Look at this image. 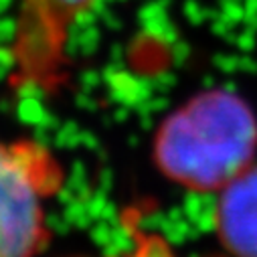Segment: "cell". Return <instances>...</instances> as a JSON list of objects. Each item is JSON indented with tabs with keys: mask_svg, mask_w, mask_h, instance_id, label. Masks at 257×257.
Returning <instances> with one entry per match:
<instances>
[{
	"mask_svg": "<svg viewBox=\"0 0 257 257\" xmlns=\"http://www.w3.org/2000/svg\"><path fill=\"white\" fill-rule=\"evenodd\" d=\"M217 227L231 253L257 257V166H249L221 190Z\"/></svg>",
	"mask_w": 257,
	"mask_h": 257,
	"instance_id": "4",
	"label": "cell"
},
{
	"mask_svg": "<svg viewBox=\"0 0 257 257\" xmlns=\"http://www.w3.org/2000/svg\"><path fill=\"white\" fill-rule=\"evenodd\" d=\"M132 257H158V253H150V251H138ZM160 257H164V253H160Z\"/></svg>",
	"mask_w": 257,
	"mask_h": 257,
	"instance_id": "5",
	"label": "cell"
},
{
	"mask_svg": "<svg viewBox=\"0 0 257 257\" xmlns=\"http://www.w3.org/2000/svg\"><path fill=\"white\" fill-rule=\"evenodd\" d=\"M93 0H19L11 59L15 89L55 93L65 83L71 27Z\"/></svg>",
	"mask_w": 257,
	"mask_h": 257,
	"instance_id": "3",
	"label": "cell"
},
{
	"mask_svg": "<svg viewBox=\"0 0 257 257\" xmlns=\"http://www.w3.org/2000/svg\"><path fill=\"white\" fill-rule=\"evenodd\" d=\"M255 150V113L227 89L195 95L162 121L154 138L160 172L197 192L223 190L251 166Z\"/></svg>",
	"mask_w": 257,
	"mask_h": 257,
	"instance_id": "1",
	"label": "cell"
},
{
	"mask_svg": "<svg viewBox=\"0 0 257 257\" xmlns=\"http://www.w3.org/2000/svg\"><path fill=\"white\" fill-rule=\"evenodd\" d=\"M63 184L57 156L35 140H0V257H37L49 239L45 203Z\"/></svg>",
	"mask_w": 257,
	"mask_h": 257,
	"instance_id": "2",
	"label": "cell"
}]
</instances>
